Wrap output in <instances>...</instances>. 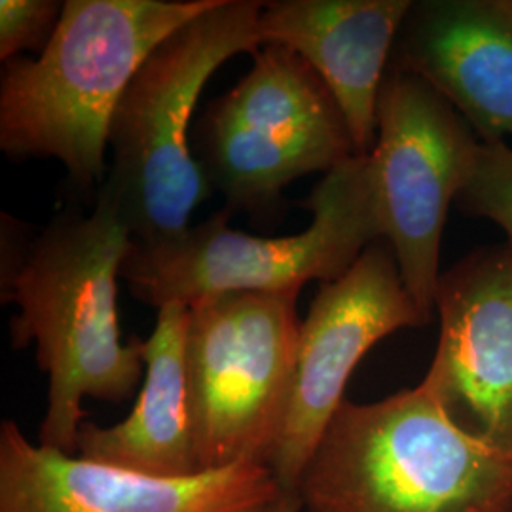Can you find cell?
Here are the masks:
<instances>
[{"label":"cell","instance_id":"cell-1","mask_svg":"<svg viewBox=\"0 0 512 512\" xmlns=\"http://www.w3.org/2000/svg\"><path fill=\"white\" fill-rule=\"evenodd\" d=\"M133 245L126 219L105 186L90 215L65 209L37 234L2 215L0 300L16 304L10 338L16 349L35 344L48 374L42 446L78 454L86 397L128 401L145 374V340L122 344L118 277Z\"/></svg>","mask_w":512,"mask_h":512},{"label":"cell","instance_id":"cell-2","mask_svg":"<svg viewBox=\"0 0 512 512\" xmlns=\"http://www.w3.org/2000/svg\"><path fill=\"white\" fill-rule=\"evenodd\" d=\"M217 0H67L38 59L0 76V148L12 160L55 158L84 190L107 179L110 122L150 52Z\"/></svg>","mask_w":512,"mask_h":512},{"label":"cell","instance_id":"cell-3","mask_svg":"<svg viewBox=\"0 0 512 512\" xmlns=\"http://www.w3.org/2000/svg\"><path fill=\"white\" fill-rule=\"evenodd\" d=\"M296 494L302 512H512V454L467 435L418 385L346 399Z\"/></svg>","mask_w":512,"mask_h":512},{"label":"cell","instance_id":"cell-4","mask_svg":"<svg viewBox=\"0 0 512 512\" xmlns=\"http://www.w3.org/2000/svg\"><path fill=\"white\" fill-rule=\"evenodd\" d=\"M264 4L217 0L160 42L129 82L110 122L112 165L101 186L118 203L133 241L179 238L211 194L190 152V120L220 65L262 46Z\"/></svg>","mask_w":512,"mask_h":512},{"label":"cell","instance_id":"cell-5","mask_svg":"<svg viewBox=\"0 0 512 512\" xmlns=\"http://www.w3.org/2000/svg\"><path fill=\"white\" fill-rule=\"evenodd\" d=\"M313 220L294 236L256 238L230 230L222 209L160 243L133 241L120 277L141 302L162 308L211 294L289 293L308 281L330 283L348 274L382 238L372 188L370 154L351 156L317 183L304 203Z\"/></svg>","mask_w":512,"mask_h":512},{"label":"cell","instance_id":"cell-6","mask_svg":"<svg viewBox=\"0 0 512 512\" xmlns=\"http://www.w3.org/2000/svg\"><path fill=\"white\" fill-rule=\"evenodd\" d=\"M196 150L224 209L266 224L287 209L289 184L359 156L325 82L300 55L277 44L260 46L251 71L203 112Z\"/></svg>","mask_w":512,"mask_h":512},{"label":"cell","instance_id":"cell-7","mask_svg":"<svg viewBox=\"0 0 512 512\" xmlns=\"http://www.w3.org/2000/svg\"><path fill=\"white\" fill-rule=\"evenodd\" d=\"M298 291L211 294L188 306L186 406L198 473L266 465L287 412Z\"/></svg>","mask_w":512,"mask_h":512},{"label":"cell","instance_id":"cell-8","mask_svg":"<svg viewBox=\"0 0 512 512\" xmlns=\"http://www.w3.org/2000/svg\"><path fill=\"white\" fill-rule=\"evenodd\" d=\"M478 145L473 128L435 88L389 67L370 152L372 188L382 238L395 253L404 287L429 321L442 274L444 224Z\"/></svg>","mask_w":512,"mask_h":512},{"label":"cell","instance_id":"cell-9","mask_svg":"<svg viewBox=\"0 0 512 512\" xmlns=\"http://www.w3.org/2000/svg\"><path fill=\"white\" fill-rule=\"evenodd\" d=\"M429 323L404 287L385 239L372 243L348 274L321 283L300 327L291 397L268 458L281 492H296L366 353L397 330Z\"/></svg>","mask_w":512,"mask_h":512},{"label":"cell","instance_id":"cell-10","mask_svg":"<svg viewBox=\"0 0 512 512\" xmlns=\"http://www.w3.org/2000/svg\"><path fill=\"white\" fill-rule=\"evenodd\" d=\"M279 495L266 465L156 478L33 444L12 420L0 425V512H272Z\"/></svg>","mask_w":512,"mask_h":512},{"label":"cell","instance_id":"cell-11","mask_svg":"<svg viewBox=\"0 0 512 512\" xmlns=\"http://www.w3.org/2000/svg\"><path fill=\"white\" fill-rule=\"evenodd\" d=\"M439 346L421 387L467 435L512 454V243L440 274Z\"/></svg>","mask_w":512,"mask_h":512},{"label":"cell","instance_id":"cell-12","mask_svg":"<svg viewBox=\"0 0 512 512\" xmlns=\"http://www.w3.org/2000/svg\"><path fill=\"white\" fill-rule=\"evenodd\" d=\"M389 67L435 88L480 143L512 137V0H412Z\"/></svg>","mask_w":512,"mask_h":512},{"label":"cell","instance_id":"cell-13","mask_svg":"<svg viewBox=\"0 0 512 512\" xmlns=\"http://www.w3.org/2000/svg\"><path fill=\"white\" fill-rule=\"evenodd\" d=\"M412 0H274L258 19L262 46L300 55L325 82L355 150L376 145L378 97Z\"/></svg>","mask_w":512,"mask_h":512},{"label":"cell","instance_id":"cell-14","mask_svg":"<svg viewBox=\"0 0 512 512\" xmlns=\"http://www.w3.org/2000/svg\"><path fill=\"white\" fill-rule=\"evenodd\" d=\"M186 325V304L158 308L143 349L145 382L137 403L112 427L84 421L76 456L156 478L198 475L186 406Z\"/></svg>","mask_w":512,"mask_h":512},{"label":"cell","instance_id":"cell-15","mask_svg":"<svg viewBox=\"0 0 512 512\" xmlns=\"http://www.w3.org/2000/svg\"><path fill=\"white\" fill-rule=\"evenodd\" d=\"M456 205L471 219L494 222L512 243V148L505 141L478 145Z\"/></svg>","mask_w":512,"mask_h":512},{"label":"cell","instance_id":"cell-16","mask_svg":"<svg viewBox=\"0 0 512 512\" xmlns=\"http://www.w3.org/2000/svg\"><path fill=\"white\" fill-rule=\"evenodd\" d=\"M63 6L57 0H2L0 59L6 63L21 52L42 54L59 27Z\"/></svg>","mask_w":512,"mask_h":512},{"label":"cell","instance_id":"cell-17","mask_svg":"<svg viewBox=\"0 0 512 512\" xmlns=\"http://www.w3.org/2000/svg\"><path fill=\"white\" fill-rule=\"evenodd\" d=\"M272 512H302V503L296 492H281Z\"/></svg>","mask_w":512,"mask_h":512}]
</instances>
